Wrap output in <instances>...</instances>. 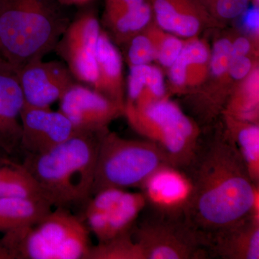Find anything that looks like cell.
I'll return each instance as SVG.
<instances>
[{
  "instance_id": "1",
  "label": "cell",
  "mask_w": 259,
  "mask_h": 259,
  "mask_svg": "<svg viewBox=\"0 0 259 259\" xmlns=\"http://www.w3.org/2000/svg\"><path fill=\"white\" fill-rule=\"evenodd\" d=\"M184 171L192 194L184 217L205 243L218 232L250 217L255 185L223 128L201 137L193 158Z\"/></svg>"
},
{
  "instance_id": "2",
  "label": "cell",
  "mask_w": 259,
  "mask_h": 259,
  "mask_svg": "<svg viewBox=\"0 0 259 259\" xmlns=\"http://www.w3.org/2000/svg\"><path fill=\"white\" fill-rule=\"evenodd\" d=\"M100 132H76L64 142L37 154H25L22 164L52 207L84 208L92 197Z\"/></svg>"
},
{
  "instance_id": "3",
  "label": "cell",
  "mask_w": 259,
  "mask_h": 259,
  "mask_svg": "<svg viewBox=\"0 0 259 259\" xmlns=\"http://www.w3.org/2000/svg\"><path fill=\"white\" fill-rule=\"evenodd\" d=\"M59 0H0V52L20 69L52 51L71 20Z\"/></svg>"
},
{
  "instance_id": "4",
  "label": "cell",
  "mask_w": 259,
  "mask_h": 259,
  "mask_svg": "<svg viewBox=\"0 0 259 259\" xmlns=\"http://www.w3.org/2000/svg\"><path fill=\"white\" fill-rule=\"evenodd\" d=\"M90 230L80 216L56 207L32 226L4 233L2 242L13 259H87Z\"/></svg>"
},
{
  "instance_id": "5",
  "label": "cell",
  "mask_w": 259,
  "mask_h": 259,
  "mask_svg": "<svg viewBox=\"0 0 259 259\" xmlns=\"http://www.w3.org/2000/svg\"><path fill=\"white\" fill-rule=\"evenodd\" d=\"M130 126L156 144L172 166L185 169L198 148L202 133L197 122L168 97L144 106L125 104Z\"/></svg>"
},
{
  "instance_id": "6",
  "label": "cell",
  "mask_w": 259,
  "mask_h": 259,
  "mask_svg": "<svg viewBox=\"0 0 259 259\" xmlns=\"http://www.w3.org/2000/svg\"><path fill=\"white\" fill-rule=\"evenodd\" d=\"M166 164L171 165L156 144L123 139L108 130L99 148L92 197L109 187L140 189L153 171Z\"/></svg>"
},
{
  "instance_id": "7",
  "label": "cell",
  "mask_w": 259,
  "mask_h": 259,
  "mask_svg": "<svg viewBox=\"0 0 259 259\" xmlns=\"http://www.w3.org/2000/svg\"><path fill=\"white\" fill-rule=\"evenodd\" d=\"M132 235L144 259L209 258L203 240L184 215H167L151 210L136 222Z\"/></svg>"
},
{
  "instance_id": "8",
  "label": "cell",
  "mask_w": 259,
  "mask_h": 259,
  "mask_svg": "<svg viewBox=\"0 0 259 259\" xmlns=\"http://www.w3.org/2000/svg\"><path fill=\"white\" fill-rule=\"evenodd\" d=\"M101 30L93 11L81 12L71 20L54 49L76 81L91 88L97 81V46Z\"/></svg>"
},
{
  "instance_id": "9",
  "label": "cell",
  "mask_w": 259,
  "mask_h": 259,
  "mask_svg": "<svg viewBox=\"0 0 259 259\" xmlns=\"http://www.w3.org/2000/svg\"><path fill=\"white\" fill-rule=\"evenodd\" d=\"M59 111L72 124L75 132H100L123 115L124 107L94 89L75 83L59 100Z\"/></svg>"
},
{
  "instance_id": "10",
  "label": "cell",
  "mask_w": 259,
  "mask_h": 259,
  "mask_svg": "<svg viewBox=\"0 0 259 259\" xmlns=\"http://www.w3.org/2000/svg\"><path fill=\"white\" fill-rule=\"evenodd\" d=\"M24 105L51 107L78 82L63 61L35 60L18 69Z\"/></svg>"
},
{
  "instance_id": "11",
  "label": "cell",
  "mask_w": 259,
  "mask_h": 259,
  "mask_svg": "<svg viewBox=\"0 0 259 259\" xmlns=\"http://www.w3.org/2000/svg\"><path fill=\"white\" fill-rule=\"evenodd\" d=\"M22 137L20 149L37 154L64 142L75 134L72 124L60 111L51 107L24 105L20 115Z\"/></svg>"
},
{
  "instance_id": "12",
  "label": "cell",
  "mask_w": 259,
  "mask_h": 259,
  "mask_svg": "<svg viewBox=\"0 0 259 259\" xmlns=\"http://www.w3.org/2000/svg\"><path fill=\"white\" fill-rule=\"evenodd\" d=\"M140 189L151 210L167 215H184L192 194L187 174L169 164L153 171Z\"/></svg>"
},
{
  "instance_id": "13",
  "label": "cell",
  "mask_w": 259,
  "mask_h": 259,
  "mask_svg": "<svg viewBox=\"0 0 259 259\" xmlns=\"http://www.w3.org/2000/svg\"><path fill=\"white\" fill-rule=\"evenodd\" d=\"M23 106L18 69L0 59V148L10 156L20 149V115Z\"/></svg>"
},
{
  "instance_id": "14",
  "label": "cell",
  "mask_w": 259,
  "mask_h": 259,
  "mask_svg": "<svg viewBox=\"0 0 259 259\" xmlns=\"http://www.w3.org/2000/svg\"><path fill=\"white\" fill-rule=\"evenodd\" d=\"M156 25L179 37H197L207 23H215L198 0H149Z\"/></svg>"
},
{
  "instance_id": "15",
  "label": "cell",
  "mask_w": 259,
  "mask_h": 259,
  "mask_svg": "<svg viewBox=\"0 0 259 259\" xmlns=\"http://www.w3.org/2000/svg\"><path fill=\"white\" fill-rule=\"evenodd\" d=\"M210 48L197 37L187 39L180 56L168 68V78L175 93H186L205 82L209 71Z\"/></svg>"
},
{
  "instance_id": "16",
  "label": "cell",
  "mask_w": 259,
  "mask_h": 259,
  "mask_svg": "<svg viewBox=\"0 0 259 259\" xmlns=\"http://www.w3.org/2000/svg\"><path fill=\"white\" fill-rule=\"evenodd\" d=\"M209 258H259V221L245 218L213 235L207 241Z\"/></svg>"
},
{
  "instance_id": "17",
  "label": "cell",
  "mask_w": 259,
  "mask_h": 259,
  "mask_svg": "<svg viewBox=\"0 0 259 259\" xmlns=\"http://www.w3.org/2000/svg\"><path fill=\"white\" fill-rule=\"evenodd\" d=\"M97 78L94 90L125 107L122 58L105 30H101L97 53Z\"/></svg>"
},
{
  "instance_id": "18",
  "label": "cell",
  "mask_w": 259,
  "mask_h": 259,
  "mask_svg": "<svg viewBox=\"0 0 259 259\" xmlns=\"http://www.w3.org/2000/svg\"><path fill=\"white\" fill-rule=\"evenodd\" d=\"M166 97L164 76L160 68L151 64L130 67L125 104L144 106Z\"/></svg>"
},
{
  "instance_id": "19",
  "label": "cell",
  "mask_w": 259,
  "mask_h": 259,
  "mask_svg": "<svg viewBox=\"0 0 259 259\" xmlns=\"http://www.w3.org/2000/svg\"><path fill=\"white\" fill-rule=\"evenodd\" d=\"M52 206L45 199L0 197V232L32 226L48 213Z\"/></svg>"
},
{
  "instance_id": "20",
  "label": "cell",
  "mask_w": 259,
  "mask_h": 259,
  "mask_svg": "<svg viewBox=\"0 0 259 259\" xmlns=\"http://www.w3.org/2000/svg\"><path fill=\"white\" fill-rule=\"evenodd\" d=\"M224 130L236 145L250 180L259 185V123L237 120L222 115Z\"/></svg>"
},
{
  "instance_id": "21",
  "label": "cell",
  "mask_w": 259,
  "mask_h": 259,
  "mask_svg": "<svg viewBox=\"0 0 259 259\" xmlns=\"http://www.w3.org/2000/svg\"><path fill=\"white\" fill-rule=\"evenodd\" d=\"M258 67L255 66L241 83H238L226 102L221 115L231 116L237 120L258 123Z\"/></svg>"
},
{
  "instance_id": "22",
  "label": "cell",
  "mask_w": 259,
  "mask_h": 259,
  "mask_svg": "<svg viewBox=\"0 0 259 259\" xmlns=\"http://www.w3.org/2000/svg\"><path fill=\"white\" fill-rule=\"evenodd\" d=\"M0 197L47 200L33 177L9 155L0 156Z\"/></svg>"
},
{
  "instance_id": "23",
  "label": "cell",
  "mask_w": 259,
  "mask_h": 259,
  "mask_svg": "<svg viewBox=\"0 0 259 259\" xmlns=\"http://www.w3.org/2000/svg\"><path fill=\"white\" fill-rule=\"evenodd\" d=\"M146 200L142 192L126 190L117 205L107 213L108 220L107 240L131 231L141 212L146 209Z\"/></svg>"
},
{
  "instance_id": "24",
  "label": "cell",
  "mask_w": 259,
  "mask_h": 259,
  "mask_svg": "<svg viewBox=\"0 0 259 259\" xmlns=\"http://www.w3.org/2000/svg\"><path fill=\"white\" fill-rule=\"evenodd\" d=\"M153 19L152 7L149 0H146L105 25L110 31V34L107 33L112 41L125 44L135 35L144 32L151 25Z\"/></svg>"
},
{
  "instance_id": "25",
  "label": "cell",
  "mask_w": 259,
  "mask_h": 259,
  "mask_svg": "<svg viewBox=\"0 0 259 259\" xmlns=\"http://www.w3.org/2000/svg\"><path fill=\"white\" fill-rule=\"evenodd\" d=\"M132 230L93 245L87 259H144L142 250L134 239Z\"/></svg>"
},
{
  "instance_id": "26",
  "label": "cell",
  "mask_w": 259,
  "mask_h": 259,
  "mask_svg": "<svg viewBox=\"0 0 259 259\" xmlns=\"http://www.w3.org/2000/svg\"><path fill=\"white\" fill-rule=\"evenodd\" d=\"M144 32L151 39L154 47L156 61L163 68L168 69L180 56L185 40L162 30L157 25H150Z\"/></svg>"
},
{
  "instance_id": "27",
  "label": "cell",
  "mask_w": 259,
  "mask_h": 259,
  "mask_svg": "<svg viewBox=\"0 0 259 259\" xmlns=\"http://www.w3.org/2000/svg\"><path fill=\"white\" fill-rule=\"evenodd\" d=\"M232 42V37L225 36L220 37L213 44L207 76L213 82H226L230 79L228 70L231 59Z\"/></svg>"
},
{
  "instance_id": "28",
  "label": "cell",
  "mask_w": 259,
  "mask_h": 259,
  "mask_svg": "<svg viewBox=\"0 0 259 259\" xmlns=\"http://www.w3.org/2000/svg\"><path fill=\"white\" fill-rule=\"evenodd\" d=\"M126 45V61L129 67L151 64L156 61V51L149 37L144 32L135 35Z\"/></svg>"
},
{
  "instance_id": "29",
  "label": "cell",
  "mask_w": 259,
  "mask_h": 259,
  "mask_svg": "<svg viewBox=\"0 0 259 259\" xmlns=\"http://www.w3.org/2000/svg\"><path fill=\"white\" fill-rule=\"evenodd\" d=\"M214 21L231 20L244 13L250 0H198Z\"/></svg>"
},
{
  "instance_id": "30",
  "label": "cell",
  "mask_w": 259,
  "mask_h": 259,
  "mask_svg": "<svg viewBox=\"0 0 259 259\" xmlns=\"http://www.w3.org/2000/svg\"><path fill=\"white\" fill-rule=\"evenodd\" d=\"M256 66V55L235 56L232 57L230 63V79L235 81L244 79Z\"/></svg>"
},
{
  "instance_id": "31",
  "label": "cell",
  "mask_w": 259,
  "mask_h": 259,
  "mask_svg": "<svg viewBox=\"0 0 259 259\" xmlns=\"http://www.w3.org/2000/svg\"><path fill=\"white\" fill-rule=\"evenodd\" d=\"M145 1L146 0H105L104 25L110 23L130 10L139 6Z\"/></svg>"
},
{
  "instance_id": "32",
  "label": "cell",
  "mask_w": 259,
  "mask_h": 259,
  "mask_svg": "<svg viewBox=\"0 0 259 259\" xmlns=\"http://www.w3.org/2000/svg\"><path fill=\"white\" fill-rule=\"evenodd\" d=\"M244 25L250 35L253 36V40L256 41V37L258 38V8H253V9L244 12Z\"/></svg>"
},
{
  "instance_id": "33",
  "label": "cell",
  "mask_w": 259,
  "mask_h": 259,
  "mask_svg": "<svg viewBox=\"0 0 259 259\" xmlns=\"http://www.w3.org/2000/svg\"><path fill=\"white\" fill-rule=\"evenodd\" d=\"M0 259H13L9 250L5 246L1 240H0Z\"/></svg>"
},
{
  "instance_id": "34",
  "label": "cell",
  "mask_w": 259,
  "mask_h": 259,
  "mask_svg": "<svg viewBox=\"0 0 259 259\" xmlns=\"http://www.w3.org/2000/svg\"><path fill=\"white\" fill-rule=\"evenodd\" d=\"M91 0H59L62 5H80L88 3Z\"/></svg>"
},
{
  "instance_id": "35",
  "label": "cell",
  "mask_w": 259,
  "mask_h": 259,
  "mask_svg": "<svg viewBox=\"0 0 259 259\" xmlns=\"http://www.w3.org/2000/svg\"><path fill=\"white\" fill-rule=\"evenodd\" d=\"M253 3V5H254L255 8H258V3L259 0H250Z\"/></svg>"
},
{
  "instance_id": "36",
  "label": "cell",
  "mask_w": 259,
  "mask_h": 259,
  "mask_svg": "<svg viewBox=\"0 0 259 259\" xmlns=\"http://www.w3.org/2000/svg\"><path fill=\"white\" fill-rule=\"evenodd\" d=\"M4 155H8V154H7V153H5V151H3V150H2L1 148H0V156H4ZM9 156H10V155H9Z\"/></svg>"
},
{
  "instance_id": "37",
  "label": "cell",
  "mask_w": 259,
  "mask_h": 259,
  "mask_svg": "<svg viewBox=\"0 0 259 259\" xmlns=\"http://www.w3.org/2000/svg\"><path fill=\"white\" fill-rule=\"evenodd\" d=\"M0 59H3V56H2L1 52H0Z\"/></svg>"
}]
</instances>
